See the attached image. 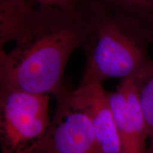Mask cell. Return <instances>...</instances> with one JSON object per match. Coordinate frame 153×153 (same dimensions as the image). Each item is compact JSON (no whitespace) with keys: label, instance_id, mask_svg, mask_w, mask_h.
I'll use <instances>...</instances> for the list:
<instances>
[{"label":"cell","instance_id":"6da1fadb","mask_svg":"<svg viewBox=\"0 0 153 153\" xmlns=\"http://www.w3.org/2000/svg\"><path fill=\"white\" fill-rule=\"evenodd\" d=\"M92 27L84 2L75 11L38 5L9 51L0 48V86L55 97L68 88L64 72Z\"/></svg>","mask_w":153,"mask_h":153},{"label":"cell","instance_id":"7a4b0ae2","mask_svg":"<svg viewBox=\"0 0 153 153\" xmlns=\"http://www.w3.org/2000/svg\"><path fill=\"white\" fill-rule=\"evenodd\" d=\"M85 4L92 27L82 46L86 65L82 81L103 82L142 73L153 61L149 53L152 36L143 16L106 0H85Z\"/></svg>","mask_w":153,"mask_h":153},{"label":"cell","instance_id":"3957f363","mask_svg":"<svg viewBox=\"0 0 153 153\" xmlns=\"http://www.w3.org/2000/svg\"><path fill=\"white\" fill-rule=\"evenodd\" d=\"M50 97L0 86L2 153H23L43 139L51 123Z\"/></svg>","mask_w":153,"mask_h":153},{"label":"cell","instance_id":"277c9868","mask_svg":"<svg viewBox=\"0 0 153 153\" xmlns=\"http://www.w3.org/2000/svg\"><path fill=\"white\" fill-rule=\"evenodd\" d=\"M55 115L45 136L23 153H96L87 103L76 88L57 96Z\"/></svg>","mask_w":153,"mask_h":153},{"label":"cell","instance_id":"5b68a950","mask_svg":"<svg viewBox=\"0 0 153 153\" xmlns=\"http://www.w3.org/2000/svg\"><path fill=\"white\" fill-rule=\"evenodd\" d=\"M106 94L123 153H145L148 128L133 78L120 79L116 89Z\"/></svg>","mask_w":153,"mask_h":153},{"label":"cell","instance_id":"8992f818","mask_svg":"<svg viewBox=\"0 0 153 153\" xmlns=\"http://www.w3.org/2000/svg\"><path fill=\"white\" fill-rule=\"evenodd\" d=\"M77 89L83 96L90 113L96 153H123L121 140L103 82L81 81Z\"/></svg>","mask_w":153,"mask_h":153},{"label":"cell","instance_id":"52a82bcc","mask_svg":"<svg viewBox=\"0 0 153 153\" xmlns=\"http://www.w3.org/2000/svg\"><path fill=\"white\" fill-rule=\"evenodd\" d=\"M36 6L30 0H0V48L16 39Z\"/></svg>","mask_w":153,"mask_h":153},{"label":"cell","instance_id":"ba28073f","mask_svg":"<svg viewBox=\"0 0 153 153\" xmlns=\"http://www.w3.org/2000/svg\"><path fill=\"white\" fill-rule=\"evenodd\" d=\"M133 79L148 128L149 146L145 153H153V61Z\"/></svg>","mask_w":153,"mask_h":153},{"label":"cell","instance_id":"9c48e42d","mask_svg":"<svg viewBox=\"0 0 153 153\" xmlns=\"http://www.w3.org/2000/svg\"><path fill=\"white\" fill-rule=\"evenodd\" d=\"M106 1L134 14H153V0H106Z\"/></svg>","mask_w":153,"mask_h":153},{"label":"cell","instance_id":"30bf717a","mask_svg":"<svg viewBox=\"0 0 153 153\" xmlns=\"http://www.w3.org/2000/svg\"><path fill=\"white\" fill-rule=\"evenodd\" d=\"M38 5H45L64 11H75L79 9L85 0H30Z\"/></svg>","mask_w":153,"mask_h":153},{"label":"cell","instance_id":"8fae6325","mask_svg":"<svg viewBox=\"0 0 153 153\" xmlns=\"http://www.w3.org/2000/svg\"><path fill=\"white\" fill-rule=\"evenodd\" d=\"M144 16L146 24L148 25V27L150 30V33L152 36V44H153V14H144Z\"/></svg>","mask_w":153,"mask_h":153}]
</instances>
